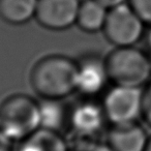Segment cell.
<instances>
[{
  "label": "cell",
  "instance_id": "4",
  "mask_svg": "<svg viewBox=\"0 0 151 151\" xmlns=\"http://www.w3.org/2000/svg\"><path fill=\"white\" fill-rule=\"evenodd\" d=\"M143 90L138 87L114 85L106 92L103 99L106 119L112 126L136 123L142 116Z\"/></svg>",
  "mask_w": 151,
  "mask_h": 151
},
{
  "label": "cell",
  "instance_id": "18",
  "mask_svg": "<svg viewBox=\"0 0 151 151\" xmlns=\"http://www.w3.org/2000/svg\"><path fill=\"white\" fill-rule=\"evenodd\" d=\"M145 151H151V138L148 139V142H147L146 148H145Z\"/></svg>",
  "mask_w": 151,
  "mask_h": 151
},
{
  "label": "cell",
  "instance_id": "11",
  "mask_svg": "<svg viewBox=\"0 0 151 151\" xmlns=\"http://www.w3.org/2000/svg\"><path fill=\"white\" fill-rule=\"evenodd\" d=\"M108 12L109 9L96 0L81 1L76 24L87 33H95L101 30L103 31Z\"/></svg>",
  "mask_w": 151,
  "mask_h": 151
},
{
  "label": "cell",
  "instance_id": "14",
  "mask_svg": "<svg viewBox=\"0 0 151 151\" xmlns=\"http://www.w3.org/2000/svg\"><path fill=\"white\" fill-rule=\"evenodd\" d=\"M142 117L151 127V83L143 90Z\"/></svg>",
  "mask_w": 151,
  "mask_h": 151
},
{
  "label": "cell",
  "instance_id": "7",
  "mask_svg": "<svg viewBox=\"0 0 151 151\" xmlns=\"http://www.w3.org/2000/svg\"><path fill=\"white\" fill-rule=\"evenodd\" d=\"M77 63V91L88 99L103 93L110 81L105 59L88 55Z\"/></svg>",
  "mask_w": 151,
  "mask_h": 151
},
{
  "label": "cell",
  "instance_id": "1",
  "mask_svg": "<svg viewBox=\"0 0 151 151\" xmlns=\"http://www.w3.org/2000/svg\"><path fill=\"white\" fill-rule=\"evenodd\" d=\"M78 63L61 55L38 60L30 73V83L42 99H64L77 91Z\"/></svg>",
  "mask_w": 151,
  "mask_h": 151
},
{
  "label": "cell",
  "instance_id": "9",
  "mask_svg": "<svg viewBox=\"0 0 151 151\" xmlns=\"http://www.w3.org/2000/svg\"><path fill=\"white\" fill-rule=\"evenodd\" d=\"M16 151H68V147L61 132L38 128L21 141Z\"/></svg>",
  "mask_w": 151,
  "mask_h": 151
},
{
  "label": "cell",
  "instance_id": "16",
  "mask_svg": "<svg viewBox=\"0 0 151 151\" xmlns=\"http://www.w3.org/2000/svg\"><path fill=\"white\" fill-rule=\"evenodd\" d=\"M96 1L101 3V4H103L104 6H106L108 9H113V7L127 2V0H96Z\"/></svg>",
  "mask_w": 151,
  "mask_h": 151
},
{
  "label": "cell",
  "instance_id": "12",
  "mask_svg": "<svg viewBox=\"0 0 151 151\" xmlns=\"http://www.w3.org/2000/svg\"><path fill=\"white\" fill-rule=\"evenodd\" d=\"M38 0H0V18L12 25H23L35 18Z\"/></svg>",
  "mask_w": 151,
  "mask_h": 151
},
{
  "label": "cell",
  "instance_id": "17",
  "mask_svg": "<svg viewBox=\"0 0 151 151\" xmlns=\"http://www.w3.org/2000/svg\"><path fill=\"white\" fill-rule=\"evenodd\" d=\"M89 151H114L107 143H99Z\"/></svg>",
  "mask_w": 151,
  "mask_h": 151
},
{
  "label": "cell",
  "instance_id": "10",
  "mask_svg": "<svg viewBox=\"0 0 151 151\" xmlns=\"http://www.w3.org/2000/svg\"><path fill=\"white\" fill-rule=\"evenodd\" d=\"M69 109L60 99H42L40 103V128L61 132L68 126Z\"/></svg>",
  "mask_w": 151,
  "mask_h": 151
},
{
  "label": "cell",
  "instance_id": "2",
  "mask_svg": "<svg viewBox=\"0 0 151 151\" xmlns=\"http://www.w3.org/2000/svg\"><path fill=\"white\" fill-rule=\"evenodd\" d=\"M40 128V103L26 94H13L0 104V130L21 142Z\"/></svg>",
  "mask_w": 151,
  "mask_h": 151
},
{
  "label": "cell",
  "instance_id": "15",
  "mask_svg": "<svg viewBox=\"0 0 151 151\" xmlns=\"http://www.w3.org/2000/svg\"><path fill=\"white\" fill-rule=\"evenodd\" d=\"M14 141L0 130V151H15Z\"/></svg>",
  "mask_w": 151,
  "mask_h": 151
},
{
  "label": "cell",
  "instance_id": "13",
  "mask_svg": "<svg viewBox=\"0 0 151 151\" xmlns=\"http://www.w3.org/2000/svg\"><path fill=\"white\" fill-rule=\"evenodd\" d=\"M127 3L145 24L151 25V0H127Z\"/></svg>",
  "mask_w": 151,
  "mask_h": 151
},
{
  "label": "cell",
  "instance_id": "3",
  "mask_svg": "<svg viewBox=\"0 0 151 151\" xmlns=\"http://www.w3.org/2000/svg\"><path fill=\"white\" fill-rule=\"evenodd\" d=\"M105 60L109 79L114 85L141 88L151 76L148 55L134 46L115 48Z\"/></svg>",
  "mask_w": 151,
  "mask_h": 151
},
{
  "label": "cell",
  "instance_id": "6",
  "mask_svg": "<svg viewBox=\"0 0 151 151\" xmlns=\"http://www.w3.org/2000/svg\"><path fill=\"white\" fill-rule=\"evenodd\" d=\"M80 4V0H38L35 19L46 29H68L77 23Z\"/></svg>",
  "mask_w": 151,
  "mask_h": 151
},
{
  "label": "cell",
  "instance_id": "5",
  "mask_svg": "<svg viewBox=\"0 0 151 151\" xmlns=\"http://www.w3.org/2000/svg\"><path fill=\"white\" fill-rule=\"evenodd\" d=\"M144 24L126 2L109 9L103 32L115 48L132 47L142 37Z\"/></svg>",
  "mask_w": 151,
  "mask_h": 151
},
{
  "label": "cell",
  "instance_id": "20",
  "mask_svg": "<svg viewBox=\"0 0 151 151\" xmlns=\"http://www.w3.org/2000/svg\"><path fill=\"white\" fill-rule=\"evenodd\" d=\"M148 57H149V60H150V63H151V49H150V53H149Z\"/></svg>",
  "mask_w": 151,
  "mask_h": 151
},
{
  "label": "cell",
  "instance_id": "19",
  "mask_svg": "<svg viewBox=\"0 0 151 151\" xmlns=\"http://www.w3.org/2000/svg\"><path fill=\"white\" fill-rule=\"evenodd\" d=\"M148 45H149V48L151 49V31L149 32V35H148Z\"/></svg>",
  "mask_w": 151,
  "mask_h": 151
},
{
  "label": "cell",
  "instance_id": "8",
  "mask_svg": "<svg viewBox=\"0 0 151 151\" xmlns=\"http://www.w3.org/2000/svg\"><path fill=\"white\" fill-rule=\"evenodd\" d=\"M107 141L114 151H145L148 137L142 126L130 123L112 126Z\"/></svg>",
  "mask_w": 151,
  "mask_h": 151
}]
</instances>
